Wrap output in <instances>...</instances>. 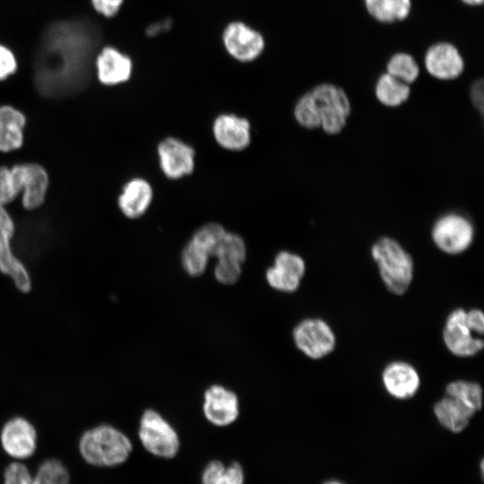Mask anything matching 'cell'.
Segmentation results:
<instances>
[{"mask_svg": "<svg viewBox=\"0 0 484 484\" xmlns=\"http://www.w3.org/2000/svg\"><path fill=\"white\" fill-rule=\"evenodd\" d=\"M99 41V29L91 19L49 23L33 56V81L39 93L54 99L82 91L90 82Z\"/></svg>", "mask_w": 484, "mask_h": 484, "instance_id": "obj_1", "label": "cell"}, {"mask_svg": "<svg viewBox=\"0 0 484 484\" xmlns=\"http://www.w3.org/2000/svg\"><path fill=\"white\" fill-rule=\"evenodd\" d=\"M79 450L90 464L113 467L125 462L130 456L133 445L123 432L110 425L92 428L82 436Z\"/></svg>", "mask_w": 484, "mask_h": 484, "instance_id": "obj_2", "label": "cell"}, {"mask_svg": "<svg viewBox=\"0 0 484 484\" xmlns=\"http://www.w3.org/2000/svg\"><path fill=\"white\" fill-rule=\"evenodd\" d=\"M371 255L389 291L402 295L409 289L414 264L411 255L391 237L379 238L371 246Z\"/></svg>", "mask_w": 484, "mask_h": 484, "instance_id": "obj_3", "label": "cell"}, {"mask_svg": "<svg viewBox=\"0 0 484 484\" xmlns=\"http://www.w3.org/2000/svg\"><path fill=\"white\" fill-rule=\"evenodd\" d=\"M308 91L320 119V128L329 135L340 134L351 113V104L345 91L333 83L324 82Z\"/></svg>", "mask_w": 484, "mask_h": 484, "instance_id": "obj_4", "label": "cell"}, {"mask_svg": "<svg viewBox=\"0 0 484 484\" xmlns=\"http://www.w3.org/2000/svg\"><path fill=\"white\" fill-rule=\"evenodd\" d=\"M138 436L144 449L156 457L170 459L179 450L176 429L154 410L148 409L143 413Z\"/></svg>", "mask_w": 484, "mask_h": 484, "instance_id": "obj_5", "label": "cell"}, {"mask_svg": "<svg viewBox=\"0 0 484 484\" xmlns=\"http://www.w3.org/2000/svg\"><path fill=\"white\" fill-rule=\"evenodd\" d=\"M220 39L226 53L242 64L256 61L266 46L264 34L241 20L229 22L222 29Z\"/></svg>", "mask_w": 484, "mask_h": 484, "instance_id": "obj_6", "label": "cell"}, {"mask_svg": "<svg viewBox=\"0 0 484 484\" xmlns=\"http://www.w3.org/2000/svg\"><path fill=\"white\" fill-rule=\"evenodd\" d=\"M475 229L468 217L458 212H447L438 217L431 228L435 246L447 255H459L473 242Z\"/></svg>", "mask_w": 484, "mask_h": 484, "instance_id": "obj_7", "label": "cell"}, {"mask_svg": "<svg viewBox=\"0 0 484 484\" xmlns=\"http://www.w3.org/2000/svg\"><path fill=\"white\" fill-rule=\"evenodd\" d=\"M15 233L14 220L6 207L0 206V272L13 281L15 287L28 292L30 277L23 263L14 255L12 239Z\"/></svg>", "mask_w": 484, "mask_h": 484, "instance_id": "obj_8", "label": "cell"}, {"mask_svg": "<svg viewBox=\"0 0 484 484\" xmlns=\"http://www.w3.org/2000/svg\"><path fill=\"white\" fill-rule=\"evenodd\" d=\"M292 335L297 348L314 359L331 353L336 343L332 328L319 318L304 319L295 326Z\"/></svg>", "mask_w": 484, "mask_h": 484, "instance_id": "obj_9", "label": "cell"}, {"mask_svg": "<svg viewBox=\"0 0 484 484\" xmlns=\"http://www.w3.org/2000/svg\"><path fill=\"white\" fill-rule=\"evenodd\" d=\"M20 189L21 203L27 211L43 205L49 187L47 169L36 162H22L12 166Z\"/></svg>", "mask_w": 484, "mask_h": 484, "instance_id": "obj_10", "label": "cell"}, {"mask_svg": "<svg viewBox=\"0 0 484 484\" xmlns=\"http://www.w3.org/2000/svg\"><path fill=\"white\" fill-rule=\"evenodd\" d=\"M471 328L467 320V312L462 308L452 311L445 321L443 339L446 348L457 357H471L483 348L481 338Z\"/></svg>", "mask_w": 484, "mask_h": 484, "instance_id": "obj_11", "label": "cell"}, {"mask_svg": "<svg viewBox=\"0 0 484 484\" xmlns=\"http://www.w3.org/2000/svg\"><path fill=\"white\" fill-rule=\"evenodd\" d=\"M157 154L160 169L169 179H180L194 169V148L176 137L164 138L157 147Z\"/></svg>", "mask_w": 484, "mask_h": 484, "instance_id": "obj_12", "label": "cell"}, {"mask_svg": "<svg viewBox=\"0 0 484 484\" xmlns=\"http://www.w3.org/2000/svg\"><path fill=\"white\" fill-rule=\"evenodd\" d=\"M93 65L99 82L117 86L128 82L133 74L132 57L114 46H105L96 54Z\"/></svg>", "mask_w": 484, "mask_h": 484, "instance_id": "obj_13", "label": "cell"}, {"mask_svg": "<svg viewBox=\"0 0 484 484\" xmlns=\"http://www.w3.org/2000/svg\"><path fill=\"white\" fill-rule=\"evenodd\" d=\"M306 272L304 259L297 254L283 250L274 258L273 264L265 272L270 287L281 292H294Z\"/></svg>", "mask_w": 484, "mask_h": 484, "instance_id": "obj_14", "label": "cell"}, {"mask_svg": "<svg viewBox=\"0 0 484 484\" xmlns=\"http://www.w3.org/2000/svg\"><path fill=\"white\" fill-rule=\"evenodd\" d=\"M203 397V411L210 423L226 427L236 421L239 415V404L233 391L213 385L205 391Z\"/></svg>", "mask_w": 484, "mask_h": 484, "instance_id": "obj_15", "label": "cell"}, {"mask_svg": "<svg viewBox=\"0 0 484 484\" xmlns=\"http://www.w3.org/2000/svg\"><path fill=\"white\" fill-rule=\"evenodd\" d=\"M0 440L5 453L15 459H27L36 449L37 433L30 422L22 417L8 420L3 427Z\"/></svg>", "mask_w": 484, "mask_h": 484, "instance_id": "obj_16", "label": "cell"}, {"mask_svg": "<svg viewBox=\"0 0 484 484\" xmlns=\"http://www.w3.org/2000/svg\"><path fill=\"white\" fill-rule=\"evenodd\" d=\"M424 65L431 76L443 81L458 78L464 69L459 50L448 42H438L429 47L425 54Z\"/></svg>", "mask_w": 484, "mask_h": 484, "instance_id": "obj_17", "label": "cell"}, {"mask_svg": "<svg viewBox=\"0 0 484 484\" xmlns=\"http://www.w3.org/2000/svg\"><path fill=\"white\" fill-rule=\"evenodd\" d=\"M212 134L216 143L230 151H241L251 142L249 121L235 114L224 113L217 116L212 123Z\"/></svg>", "mask_w": 484, "mask_h": 484, "instance_id": "obj_18", "label": "cell"}, {"mask_svg": "<svg viewBox=\"0 0 484 484\" xmlns=\"http://www.w3.org/2000/svg\"><path fill=\"white\" fill-rule=\"evenodd\" d=\"M382 380L388 393L400 400L411 398L420 385L418 371L404 361H394L387 365L383 371Z\"/></svg>", "mask_w": 484, "mask_h": 484, "instance_id": "obj_19", "label": "cell"}, {"mask_svg": "<svg viewBox=\"0 0 484 484\" xmlns=\"http://www.w3.org/2000/svg\"><path fill=\"white\" fill-rule=\"evenodd\" d=\"M152 198L153 189L151 184L144 178L134 177L122 187L117 205L124 216L134 220L147 212Z\"/></svg>", "mask_w": 484, "mask_h": 484, "instance_id": "obj_20", "label": "cell"}, {"mask_svg": "<svg viewBox=\"0 0 484 484\" xmlns=\"http://www.w3.org/2000/svg\"><path fill=\"white\" fill-rule=\"evenodd\" d=\"M25 114L12 105H0V151L21 149L24 143Z\"/></svg>", "mask_w": 484, "mask_h": 484, "instance_id": "obj_21", "label": "cell"}, {"mask_svg": "<svg viewBox=\"0 0 484 484\" xmlns=\"http://www.w3.org/2000/svg\"><path fill=\"white\" fill-rule=\"evenodd\" d=\"M434 413L444 428L454 433H459L469 425L476 411L458 399L445 394L435 404Z\"/></svg>", "mask_w": 484, "mask_h": 484, "instance_id": "obj_22", "label": "cell"}, {"mask_svg": "<svg viewBox=\"0 0 484 484\" xmlns=\"http://www.w3.org/2000/svg\"><path fill=\"white\" fill-rule=\"evenodd\" d=\"M375 95L383 106L398 108L408 100L411 87L410 84L385 73L381 74L376 81Z\"/></svg>", "mask_w": 484, "mask_h": 484, "instance_id": "obj_23", "label": "cell"}, {"mask_svg": "<svg viewBox=\"0 0 484 484\" xmlns=\"http://www.w3.org/2000/svg\"><path fill=\"white\" fill-rule=\"evenodd\" d=\"M368 13L383 23L405 20L411 9V0H364Z\"/></svg>", "mask_w": 484, "mask_h": 484, "instance_id": "obj_24", "label": "cell"}, {"mask_svg": "<svg viewBox=\"0 0 484 484\" xmlns=\"http://www.w3.org/2000/svg\"><path fill=\"white\" fill-rule=\"evenodd\" d=\"M386 73L405 83L411 84L418 79L419 68L412 56L399 52L390 57L386 64Z\"/></svg>", "mask_w": 484, "mask_h": 484, "instance_id": "obj_25", "label": "cell"}, {"mask_svg": "<svg viewBox=\"0 0 484 484\" xmlns=\"http://www.w3.org/2000/svg\"><path fill=\"white\" fill-rule=\"evenodd\" d=\"M445 394L458 399L476 412L481 409L482 389L476 382L465 380L451 382L445 387Z\"/></svg>", "mask_w": 484, "mask_h": 484, "instance_id": "obj_26", "label": "cell"}, {"mask_svg": "<svg viewBox=\"0 0 484 484\" xmlns=\"http://www.w3.org/2000/svg\"><path fill=\"white\" fill-rule=\"evenodd\" d=\"M210 257L203 248L190 239L182 250L181 264L188 275L197 277L205 272Z\"/></svg>", "mask_w": 484, "mask_h": 484, "instance_id": "obj_27", "label": "cell"}, {"mask_svg": "<svg viewBox=\"0 0 484 484\" xmlns=\"http://www.w3.org/2000/svg\"><path fill=\"white\" fill-rule=\"evenodd\" d=\"M214 256L217 260L243 264L246 258V246L243 238L227 231Z\"/></svg>", "mask_w": 484, "mask_h": 484, "instance_id": "obj_28", "label": "cell"}, {"mask_svg": "<svg viewBox=\"0 0 484 484\" xmlns=\"http://www.w3.org/2000/svg\"><path fill=\"white\" fill-rule=\"evenodd\" d=\"M227 230L218 222H209L200 227L192 236V240L203 248L210 256H214Z\"/></svg>", "mask_w": 484, "mask_h": 484, "instance_id": "obj_29", "label": "cell"}, {"mask_svg": "<svg viewBox=\"0 0 484 484\" xmlns=\"http://www.w3.org/2000/svg\"><path fill=\"white\" fill-rule=\"evenodd\" d=\"M293 116L296 122L305 129L320 128V119L308 91L296 101Z\"/></svg>", "mask_w": 484, "mask_h": 484, "instance_id": "obj_30", "label": "cell"}, {"mask_svg": "<svg viewBox=\"0 0 484 484\" xmlns=\"http://www.w3.org/2000/svg\"><path fill=\"white\" fill-rule=\"evenodd\" d=\"M37 484H69V473L65 466L56 459L45 461L34 477Z\"/></svg>", "mask_w": 484, "mask_h": 484, "instance_id": "obj_31", "label": "cell"}, {"mask_svg": "<svg viewBox=\"0 0 484 484\" xmlns=\"http://www.w3.org/2000/svg\"><path fill=\"white\" fill-rule=\"evenodd\" d=\"M17 179L12 167H0V206L6 207L20 195Z\"/></svg>", "mask_w": 484, "mask_h": 484, "instance_id": "obj_32", "label": "cell"}, {"mask_svg": "<svg viewBox=\"0 0 484 484\" xmlns=\"http://www.w3.org/2000/svg\"><path fill=\"white\" fill-rule=\"evenodd\" d=\"M242 273V264L217 260L214 267V277L218 282L223 285L235 284L240 278Z\"/></svg>", "mask_w": 484, "mask_h": 484, "instance_id": "obj_33", "label": "cell"}, {"mask_svg": "<svg viewBox=\"0 0 484 484\" xmlns=\"http://www.w3.org/2000/svg\"><path fill=\"white\" fill-rule=\"evenodd\" d=\"M4 484H37L28 468L22 462H13L4 471Z\"/></svg>", "mask_w": 484, "mask_h": 484, "instance_id": "obj_34", "label": "cell"}, {"mask_svg": "<svg viewBox=\"0 0 484 484\" xmlns=\"http://www.w3.org/2000/svg\"><path fill=\"white\" fill-rule=\"evenodd\" d=\"M17 69L18 62L12 49L0 44V81H4L14 74Z\"/></svg>", "mask_w": 484, "mask_h": 484, "instance_id": "obj_35", "label": "cell"}, {"mask_svg": "<svg viewBox=\"0 0 484 484\" xmlns=\"http://www.w3.org/2000/svg\"><path fill=\"white\" fill-rule=\"evenodd\" d=\"M245 475L238 462H231L225 466L214 484H244Z\"/></svg>", "mask_w": 484, "mask_h": 484, "instance_id": "obj_36", "label": "cell"}, {"mask_svg": "<svg viewBox=\"0 0 484 484\" xmlns=\"http://www.w3.org/2000/svg\"><path fill=\"white\" fill-rule=\"evenodd\" d=\"M124 3L125 0H91L93 9L108 19L117 15Z\"/></svg>", "mask_w": 484, "mask_h": 484, "instance_id": "obj_37", "label": "cell"}, {"mask_svg": "<svg viewBox=\"0 0 484 484\" xmlns=\"http://www.w3.org/2000/svg\"><path fill=\"white\" fill-rule=\"evenodd\" d=\"M174 25V21L170 17L155 21L150 23L144 30L148 38H156L160 35L169 32Z\"/></svg>", "mask_w": 484, "mask_h": 484, "instance_id": "obj_38", "label": "cell"}, {"mask_svg": "<svg viewBox=\"0 0 484 484\" xmlns=\"http://www.w3.org/2000/svg\"><path fill=\"white\" fill-rule=\"evenodd\" d=\"M224 468L225 465L220 461H211L202 472V484H214Z\"/></svg>", "mask_w": 484, "mask_h": 484, "instance_id": "obj_39", "label": "cell"}, {"mask_svg": "<svg viewBox=\"0 0 484 484\" xmlns=\"http://www.w3.org/2000/svg\"><path fill=\"white\" fill-rule=\"evenodd\" d=\"M483 81H475L470 90L471 100L473 106L482 114L483 111Z\"/></svg>", "mask_w": 484, "mask_h": 484, "instance_id": "obj_40", "label": "cell"}, {"mask_svg": "<svg viewBox=\"0 0 484 484\" xmlns=\"http://www.w3.org/2000/svg\"><path fill=\"white\" fill-rule=\"evenodd\" d=\"M467 320L472 329L477 334H482L484 332V315L480 309H471L467 312Z\"/></svg>", "mask_w": 484, "mask_h": 484, "instance_id": "obj_41", "label": "cell"}, {"mask_svg": "<svg viewBox=\"0 0 484 484\" xmlns=\"http://www.w3.org/2000/svg\"><path fill=\"white\" fill-rule=\"evenodd\" d=\"M462 3L468 4V5H480L483 3V0H461Z\"/></svg>", "mask_w": 484, "mask_h": 484, "instance_id": "obj_42", "label": "cell"}, {"mask_svg": "<svg viewBox=\"0 0 484 484\" xmlns=\"http://www.w3.org/2000/svg\"><path fill=\"white\" fill-rule=\"evenodd\" d=\"M324 484H342V483L338 482V481H328V482H325Z\"/></svg>", "mask_w": 484, "mask_h": 484, "instance_id": "obj_43", "label": "cell"}]
</instances>
